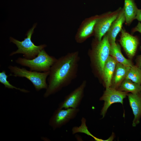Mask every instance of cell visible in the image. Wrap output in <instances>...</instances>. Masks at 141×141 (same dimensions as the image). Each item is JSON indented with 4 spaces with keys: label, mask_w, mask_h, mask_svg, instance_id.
I'll return each mask as SVG.
<instances>
[{
    "label": "cell",
    "mask_w": 141,
    "mask_h": 141,
    "mask_svg": "<svg viewBox=\"0 0 141 141\" xmlns=\"http://www.w3.org/2000/svg\"><path fill=\"white\" fill-rule=\"evenodd\" d=\"M80 60L78 51L68 53L57 59L49 70L44 98L55 94L71 84L77 77Z\"/></svg>",
    "instance_id": "1"
},
{
    "label": "cell",
    "mask_w": 141,
    "mask_h": 141,
    "mask_svg": "<svg viewBox=\"0 0 141 141\" xmlns=\"http://www.w3.org/2000/svg\"><path fill=\"white\" fill-rule=\"evenodd\" d=\"M110 44L105 34L101 40L93 39L88 51L93 71L101 80L104 65L110 56Z\"/></svg>",
    "instance_id": "2"
},
{
    "label": "cell",
    "mask_w": 141,
    "mask_h": 141,
    "mask_svg": "<svg viewBox=\"0 0 141 141\" xmlns=\"http://www.w3.org/2000/svg\"><path fill=\"white\" fill-rule=\"evenodd\" d=\"M37 25V23L34 24L27 32L26 34V37L22 41H20L11 37H10V42L15 44L18 48L16 51L10 54V56L17 54H21L26 59H32L35 58L41 50L46 47V45L45 44L36 45L31 40V36Z\"/></svg>",
    "instance_id": "3"
},
{
    "label": "cell",
    "mask_w": 141,
    "mask_h": 141,
    "mask_svg": "<svg viewBox=\"0 0 141 141\" xmlns=\"http://www.w3.org/2000/svg\"><path fill=\"white\" fill-rule=\"evenodd\" d=\"M57 59L54 56L49 55L44 49L33 59H28L20 57L15 60V62L22 66L28 67L30 70L45 72L49 71Z\"/></svg>",
    "instance_id": "4"
},
{
    "label": "cell",
    "mask_w": 141,
    "mask_h": 141,
    "mask_svg": "<svg viewBox=\"0 0 141 141\" xmlns=\"http://www.w3.org/2000/svg\"><path fill=\"white\" fill-rule=\"evenodd\" d=\"M8 68L11 72L9 76L26 78L32 83L37 91L43 89H47L48 84L46 80L49 71L40 72L28 70L24 68L11 65H9Z\"/></svg>",
    "instance_id": "5"
},
{
    "label": "cell",
    "mask_w": 141,
    "mask_h": 141,
    "mask_svg": "<svg viewBox=\"0 0 141 141\" xmlns=\"http://www.w3.org/2000/svg\"><path fill=\"white\" fill-rule=\"evenodd\" d=\"M121 8L120 7L114 11H108L99 15L94 28L95 38L99 41L101 40L117 17Z\"/></svg>",
    "instance_id": "6"
},
{
    "label": "cell",
    "mask_w": 141,
    "mask_h": 141,
    "mask_svg": "<svg viewBox=\"0 0 141 141\" xmlns=\"http://www.w3.org/2000/svg\"><path fill=\"white\" fill-rule=\"evenodd\" d=\"M79 111L78 108H58L49 119V125L54 130L60 128L74 119Z\"/></svg>",
    "instance_id": "7"
},
{
    "label": "cell",
    "mask_w": 141,
    "mask_h": 141,
    "mask_svg": "<svg viewBox=\"0 0 141 141\" xmlns=\"http://www.w3.org/2000/svg\"><path fill=\"white\" fill-rule=\"evenodd\" d=\"M128 93L119 91L111 87L106 88L100 101H104L103 107L101 110L102 119L105 116L107 110L110 106L115 103H120L123 104V100L127 96Z\"/></svg>",
    "instance_id": "8"
},
{
    "label": "cell",
    "mask_w": 141,
    "mask_h": 141,
    "mask_svg": "<svg viewBox=\"0 0 141 141\" xmlns=\"http://www.w3.org/2000/svg\"><path fill=\"white\" fill-rule=\"evenodd\" d=\"M86 84V81L84 80L79 86L65 97L63 101L59 104L58 108H78L84 97Z\"/></svg>",
    "instance_id": "9"
},
{
    "label": "cell",
    "mask_w": 141,
    "mask_h": 141,
    "mask_svg": "<svg viewBox=\"0 0 141 141\" xmlns=\"http://www.w3.org/2000/svg\"><path fill=\"white\" fill-rule=\"evenodd\" d=\"M99 16L98 15H95L86 18L82 21L75 36L77 43H83L94 35L95 26Z\"/></svg>",
    "instance_id": "10"
},
{
    "label": "cell",
    "mask_w": 141,
    "mask_h": 141,
    "mask_svg": "<svg viewBox=\"0 0 141 141\" xmlns=\"http://www.w3.org/2000/svg\"><path fill=\"white\" fill-rule=\"evenodd\" d=\"M119 42L130 59L134 56L139 44L138 38L128 33L122 29Z\"/></svg>",
    "instance_id": "11"
},
{
    "label": "cell",
    "mask_w": 141,
    "mask_h": 141,
    "mask_svg": "<svg viewBox=\"0 0 141 141\" xmlns=\"http://www.w3.org/2000/svg\"><path fill=\"white\" fill-rule=\"evenodd\" d=\"M126 19L123 8H121L116 19L113 22L106 33L110 45L115 44L116 38L120 32Z\"/></svg>",
    "instance_id": "12"
},
{
    "label": "cell",
    "mask_w": 141,
    "mask_h": 141,
    "mask_svg": "<svg viewBox=\"0 0 141 141\" xmlns=\"http://www.w3.org/2000/svg\"><path fill=\"white\" fill-rule=\"evenodd\" d=\"M127 96L134 116L132 125L135 127L139 123L141 117V92L128 93Z\"/></svg>",
    "instance_id": "13"
},
{
    "label": "cell",
    "mask_w": 141,
    "mask_h": 141,
    "mask_svg": "<svg viewBox=\"0 0 141 141\" xmlns=\"http://www.w3.org/2000/svg\"><path fill=\"white\" fill-rule=\"evenodd\" d=\"M131 67L117 63L110 87L117 90L125 78Z\"/></svg>",
    "instance_id": "14"
},
{
    "label": "cell",
    "mask_w": 141,
    "mask_h": 141,
    "mask_svg": "<svg viewBox=\"0 0 141 141\" xmlns=\"http://www.w3.org/2000/svg\"><path fill=\"white\" fill-rule=\"evenodd\" d=\"M117 62L110 55L104 67L102 81L105 88L110 87Z\"/></svg>",
    "instance_id": "15"
},
{
    "label": "cell",
    "mask_w": 141,
    "mask_h": 141,
    "mask_svg": "<svg viewBox=\"0 0 141 141\" xmlns=\"http://www.w3.org/2000/svg\"><path fill=\"white\" fill-rule=\"evenodd\" d=\"M110 55L117 62L131 67L134 64L130 59L125 58L121 53L120 45L118 44L110 45Z\"/></svg>",
    "instance_id": "16"
},
{
    "label": "cell",
    "mask_w": 141,
    "mask_h": 141,
    "mask_svg": "<svg viewBox=\"0 0 141 141\" xmlns=\"http://www.w3.org/2000/svg\"><path fill=\"white\" fill-rule=\"evenodd\" d=\"M126 19V24L129 26L135 19L138 9L134 0H124L123 8Z\"/></svg>",
    "instance_id": "17"
},
{
    "label": "cell",
    "mask_w": 141,
    "mask_h": 141,
    "mask_svg": "<svg viewBox=\"0 0 141 141\" xmlns=\"http://www.w3.org/2000/svg\"><path fill=\"white\" fill-rule=\"evenodd\" d=\"M117 90L132 93H136L141 92L140 85L126 78L124 80Z\"/></svg>",
    "instance_id": "18"
},
{
    "label": "cell",
    "mask_w": 141,
    "mask_h": 141,
    "mask_svg": "<svg viewBox=\"0 0 141 141\" xmlns=\"http://www.w3.org/2000/svg\"><path fill=\"white\" fill-rule=\"evenodd\" d=\"M125 78L129 79L134 82L141 84V68L134 65L130 67Z\"/></svg>",
    "instance_id": "19"
},
{
    "label": "cell",
    "mask_w": 141,
    "mask_h": 141,
    "mask_svg": "<svg viewBox=\"0 0 141 141\" xmlns=\"http://www.w3.org/2000/svg\"><path fill=\"white\" fill-rule=\"evenodd\" d=\"M81 123L80 126L79 127H73L72 130V133L73 134H75L78 132H81L85 133V134L90 136L93 137L96 141H104V140L99 139L96 137L88 131L85 119L83 118L81 120Z\"/></svg>",
    "instance_id": "20"
},
{
    "label": "cell",
    "mask_w": 141,
    "mask_h": 141,
    "mask_svg": "<svg viewBox=\"0 0 141 141\" xmlns=\"http://www.w3.org/2000/svg\"><path fill=\"white\" fill-rule=\"evenodd\" d=\"M9 76L6 74V71L4 70H3L0 72V82L4 85L5 88L12 89H14L24 93L30 92V91L27 90L17 88L11 84L9 81L7 80V78Z\"/></svg>",
    "instance_id": "21"
},
{
    "label": "cell",
    "mask_w": 141,
    "mask_h": 141,
    "mask_svg": "<svg viewBox=\"0 0 141 141\" xmlns=\"http://www.w3.org/2000/svg\"><path fill=\"white\" fill-rule=\"evenodd\" d=\"M140 49L141 50V45L140 47ZM135 62L136 66L141 68V54L137 56L135 59Z\"/></svg>",
    "instance_id": "22"
},
{
    "label": "cell",
    "mask_w": 141,
    "mask_h": 141,
    "mask_svg": "<svg viewBox=\"0 0 141 141\" xmlns=\"http://www.w3.org/2000/svg\"><path fill=\"white\" fill-rule=\"evenodd\" d=\"M138 32L141 33V23L139 22L137 25L132 29V32L134 33Z\"/></svg>",
    "instance_id": "23"
},
{
    "label": "cell",
    "mask_w": 141,
    "mask_h": 141,
    "mask_svg": "<svg viewBox=\"0 0 141 141\" xmlns=\"http://www.w3.org/2000/svg\"><path fill=\"white\" fill-rule=\"evenodd\" d=\"M135 19L137 20L140 22H141V9H138Z\"/></svg>",
    "instance_id": "24"
},
{
    "label": "cell",
    "mask_w": 141,
    "mask_h": 141,
    "mask_svg": "<svg viewBox=\"0 0 141 141\" xmlns=\"http://www.w3.org/2000/svg\"><path fill=\"white\" fill-rule=\"evenodd\" d=\"M140 86H141V84H140Z\"/></svg>",
    "instance_id": "25"
},
{
    "label": "cell",
    "mask_w": 141,
    "mask_h": 141,
    "mask_svg": "<svg viewBox=\"0 0 141 141\" xmlns=\"http://www.w3.org/2000/svg\"></svg>",
    "instance_id": "26"
}]
</instances>
